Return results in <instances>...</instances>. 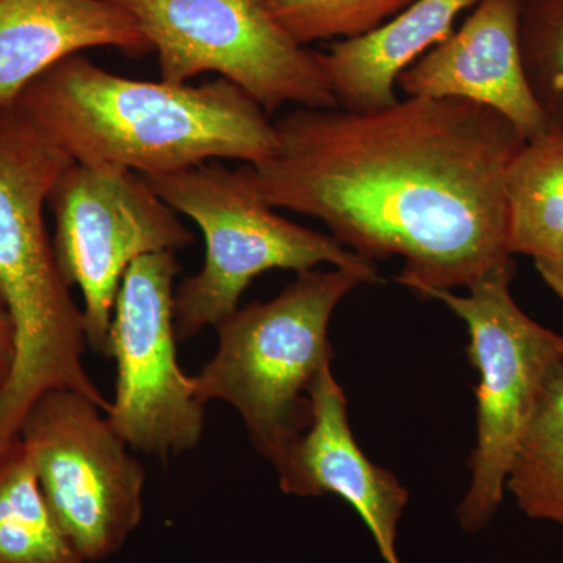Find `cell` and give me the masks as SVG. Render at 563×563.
Returning a JSON list of instances; mask_svg holds the SVG:
<instances>
[{"mask_svg": "<svg viewBox=\"0 0 563 563\" xmlns=\"http://www.w3.org/2000/svg\"><path fill=\"white\" fill-rule=\"evenodd\" d=\"M157 52L162 80L220 74L272 117L287 103L335 109L320 52L274 20L266 0H114Z\"/></svg>", "mask_w": 563, "mask_h": 563, "instance_id": "cell-7", "label": "cell"}, {"mask_svg": "<svg viewBox=\"0 0 563 563\" xmlns=\"http://www.w3.org/2000/svg\"><path fill=\"white\" fill-rule=\"evenodd\" d=\"M479 0H415L366 35L320 52L336 107L373 111L398 101L399 76L454 32Z\"/></svg>", "mask_w": 563, "mask_h": 563, "instance_id": "cell-14", "label": "cell"}, {"mask_svg": "<svg viewBox=\"0 0 563 563\" xmlns=\"http://www.w3.org/2000/svg\"><path fill=\"white\" fill-rule=\"evenodd\" d=\"M255 165L266 201L324 222L366 261L402 258L399 284L431 299L514 262L506 179L525 139L457 99H398L373 111L306 109L274 121Z\"/></svg>", "mask_w": 563, "mask_h": 563, "instance_id": "cell-1", "label": "cell"}, {"mask_svg": "<svg viewBox=\"0 0 563 563\" xmlns=\"http://www.w3.org/2000/svg\"><path fill=\"white\" fill-rule=\"evenodd\" d=\"M309 398V424L273 459L282 492L340 496L372 532L385 563H401L396 539L409 490L358 446L347 418L346 393L332 365L322 368Z\"/></svg>", "mask_w": 563, "mask_h": 563, "instance_id": "cell-11", "label": "cell"}, {"mask_svg": "<svg viewBox=\"0 0 563 563\" xmlns=\"http://www.w3.org/2000/svg\"><path fill=\"white\" fill-rule=\"evenodd\" d=\"M514 262L474 282L466 292H433L465 322L468 357L479 374L476 387V446L472 483L459 506L466 532L490 523L504 501L507 474L548 376L563 362V335L544 328L515 301Z\"/></svg>", "mask_w": 563, "mask_h": 563, "instance_id": "cell-6", "label": "cell"}, {"mask_svg": "<svg viewBox=\"0 0 563 563\" xmlns=\"http://www.w3.org/2000/svg\"><path fill=\"white\" fill-rule=\"evenodd\" d=\"M144 177L163 201L201 229L206 240L201 272L181 280L174 291L179 342L217 328L239 309L251 282L272 269L302 274L325 263L365 274L372 284L379 280L376 263L347 250L331 233L277 213L252 165L232 169L218 162L202 163Z\"/></svg>", "mask_w": 563, "mask_h": 563, "instance_id": "cell-5", "label": "cell"}, {"mask_svg": "<svg viewBox=\"0 0 563 563\" xmlns=\"http://www.w3.org/2000/svg\"><path fill=\"white\" fill-rule=\"evenodd\" d=\"M523 0H479L463 24L404 70L409 98L457 99L506 118L525 140L548 131L526 77L520 20Z\"/></svg>", "mask_w": 563, "mask_h": 563, "instance_id": "cell-12", "label": "cell"}, {"mask_svg": "<svg viewBox=\"0 0 563 563\" xmlns=\"http://www.w3.org/2000/svg\"><path fill=\"white\" fill-rule=\"evenodd\" d=\"M14 331L9 314L0 306V390L9 383L14 365Z\"/></svg>", "mask_w": 563, "mask_h": 563, "instance_id": "cell-21", "label": "cell"}, {"mask_svg": "<svg viewBox=\"0 0 563 563\" xmlns=\"http://www.w3.org/2000/svg\"><path fill=\"white\" fill-rule=\"evenodd\" d=\"M520 40L526 77L548 131L563 133V0H523Z\"/></svg>", "mask_w": 563, "mask_h": 563, "instance_id": "cell-18", "label": "cell"}, {"mask_svg": "<svg viewBox=\"0 0 563 563\" xmlns=\"http://www.w3.org/2000/svg\"><path fill=\"white\" fill-rule=\"evenodd\" d=\"M0 563H85L55 520L20 435L0 450Z\"/></svg>", "mask_w": 563, "mask_h": 563, "instance_id": "cell-16", "label": "cell"}, {"mask_svg": "<svg viewBox=\"0 0 563 563\" xmlns=\"http://www.w3.org/2000/svg\"><path fill=\"white\" fill-rule=\"evenodd\" d=\"M13 109L74 162L141 176L225 158L255 166L277 146L269 114L232 81L128 79L79 54L41 74Z\"/></svg>", "mask_w": 563, "mask_h": 563, "instance_id": "cell-2", "label": "cell"}, {"mask_svg": "<svg viewBox=\"0 0 563 563\" xmlns=\"http://www.w3.org/2000/svg\"><path fill=\"white\" fill-rule=\"evenodd\" d=\"M415 0H266L274 20L302 46L354 40L380 27Z\"/></svg>", "mask_w": 563, "mask_h": 563, "instance_id": "cell-19", "label": "cell"}, {"mask_svg": "<svg viewBox=\"0 0 563 563\" xmlns=\"http://www.w3.org/2000/svg\"><path fill=\"white\" fill-rule=\"evenodd\" d=\"M173 251L144 255L122 277L107 336L117 391L107 420L133 451L168 461L201 442L203 407L177 361Z\"/></svg>", "mask_w": 563, "mask_h": 563, "instance_id": "cell-10", "label": "cell"}, {"mask_svg": "<svg viewBox=\"0 0 563 563\" xmlns=\"http://www.w3.org/2000/svg\"><path fill=\"white\" fill-rule=\"evenodd\" d=\"M92 47L152 51L139 22L114 0H0V109L58 62Z\"/></svg>", "mask_w": 563, "mask_h": 563, "instance_id": "cell-13", "label": "cell"}, {"mask_svg": "<svg viewBox=\"0 0 563 563\" xmlns=\"http://www.w3.org/2000/svg\"><path fill=\"white\" fill-rule=\"evenodd\" d=\"M362 284L372 282L354 269H312L276 298L229 314L217 325V354L191 376L199 401L231 404L273 462L309 424L310 388L333 361L332 314Z\"/></svg>", "mask_w": 563, "mask_h": 563, "instance_id": "cell-4", "label": "cell"}, {"mask_svg": "<svg viewBox=\"0 0 563 563\" xmlns=\"http://www.w3.org/2000/svg\"><path fill=\"white\" fill-rule=\"evenodd\" d=\"M533 265L548 288L563 303V244L550 254L533 258Z\"/></svg>", "mask_w": 563, "mask_h": 563, "instance_id": "cell-20", "label": "cell"}, {"mask_svg": "<svg viewBox=\"0 0 563 563\" xmlns=\"http://www.w3.org/2000/svg\"><path fill=\"white\" fill-rule=\"evenodd\" d=\"M55 261L84 298L88 346L107 355V336L122 277L133 262L190 246L195 235L146 177L117 165L76 163L49 196Z\"/></svg>", "mask_w": 563, "mask_h": 563, "instance_id": "cell-9", "label": "cell"}, {"mask_svg": "<svg viewBox=\"0 0 563 563\" xmlns=\"http://www.w3.org/2000/svg\"><path fill=\"white\" fill-rule=\"evenodd\" d=\"M74 161L14 109H0V306L14 331V365L0 390V450L20 435L33 402L74 390L107 412L84 366V313L63 280L44 206Z\"/></svg>", "mask_w": 563, "mask_h": 563, "instance_id": "cell-3", "label": "cell"}, {"mask_svg": "<svg viewBox=\"0 0 563 563\" xmlns=\"http://www.w3.org/2000/svg\"><path fill=\"white\" fill-rule=\"evenodd\" d=\"M20 437L74 550L85 562L117 554L143 518L146 472L101 407L74 390L43 393Z\"/></svg>", "mask_w": 563, "mask_h": 563, "instance_id": "cell-8", "label": "cell"}, {"mask_svg": "<svg viewBox=\"0 0 563 563\" xmlns=\"http://www.w3.org/2000/svg\"><path fill=\"white\" fill-rule=\"evenodd\" d=\"M512 255L542 257L563 244V133L526 140L506 179Z\"/></svg>", "mask_w": 563, "mask_h": 563, "instance_id": "cell-15", "label": "cell"}, {"mask_svg": "<svg viewBox=\"0 0 563 563\" xmlns=\"http://www.w3.org/2000/svg\"><path fill=\"white\" fill-rule=\"evenodd\" d=\"M506 490L528 517L563 526V362L543 385L510 463Z\"/></svg>", "mask_w": 563, "mask_h": 563, "instance_id": "cell-17", "label": "cell"}]
</instances>
